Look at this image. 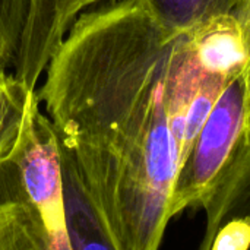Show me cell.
<instances>
[{
	"instance_id": "1",
	"label": "cell",
	"mask_w": 250,
	"mask_h": 250,
	"mask_svg": "<svg viewBox=\"0 0 250 250\" xmlns=\"http://www.w3.org/2000/svg\"><path fill=\"white\" fill-rule=\"evenodd\" d=\"M40 104L32 89L18 146L0 166V196L10 204L32 250H73L63 199L62 144Z\"/></svg>"
},
{
	"instance_id": "2",
	"label": "cell",
	"mask_w": 250,
	"mask_h": 250,
	"mask_svg": "<svg viewBox=\"0 0 250 250\" xmlns=\"http://www.w3.org/2000/svg\"><path fill=\"white\" fill-rule=\"evenodd\" d=\"M249 149L248 81L243 70L229 81L182 163L170 217L204 208L234 163Z\"/></svg>"
},
{
	"instance_id": "3",
	"label": "cell",
	"mask_w": 250,
	"mask_h": 250,
	"mask_svg": "<svg viewBox=\"0 0 250 250\" xmlns=\"http://www.w3.org/2000/svg\"><path fill=\"white\" fill-rule=\"evenodd\" d=\"M199 250H250V149L223 179L208 204Z\"/></svg>"
},
{
	"instance_id": "4",
	"label": "cell",
	"mask_w": 250,
	"mask_h": 250,
	"mask_svg": "<svg viewBox=\"0 0 250 250\" xmlns=\"http://www.w3.org/2000/svg\"><path fill=\"white\" fill-rule=\"evenodd\" d=\"M75 18V0H29L22 42L13 64L15 76L28 88H35Z\"/></svg>"
},
{
	"instance_id": "5",
	"label": "cell",
	"mask_w": 250,
	"mask_h": 250,
	"mask_svg": "<svg viewBox=\"0 0 250 250\" xmlns=\"http://www.w3.org/2000/svg\"><path fill=\"white\" fill-rule=\"evenodd\" d=\"M62 144V142H60ZM63 199L73 250H125L89 195L78 168L62 145Z\"/></svg>"
},
{
	"instance_id": "6",
	"label": "cell",
	"mask_w": 250,
	"mask_h": 250,
	"mask_svg": "<svg viewBox=\"0 0 250 250\" xmlns=\"http://www.w3.org/2000/svg\"><path fill=\"white\" fill-rule=\"evenodd\" d=\"M188 34L204 69L229 78L245 70V45L237 19L220 18Z\"/></svg>"
},
{
	"instance_id": "7",
	"label": "cell",
	"mask_w": 250,
	"mask_h": 250,
	"mask_svg": "<svg viewBox=\"0 0 250 250\" xmlns=\"http://www.w3.org/2000/svg\"><path fill=\"white\" fill-rule=\"evenodd\" d=\"M250 0H142L155 21L171 35L193 29L220 19L240 21Z\"/></svg>"
},
{
	"instance_id": "8",
	"label": "cell",
	"mask_w": 250,
	"mask_h": 250,
	"mask_svg": "<svg viewBox=\"0 0 250 250\" xmlns=\"http://www.w3.org/2000/svg\"><path fill=\"white\" fill-rule=\"evenodd\" d=\"M28 88L13 73L0 69V166H3L15 152L23 126Z\"/></svg>"
},
{
	"instance_id": "9",
	"label": "cell",
	"mask_w": 250,
	"mask_h": 250,
	"mask_svg": "<svg viewBox=\"0 0 250 250\" xmlns=\"http://www.w3.org/2000/svg\"><path fill=\"white\" fill-rule=\"evenodd\" d=\"M29 0H0V60L13 66L22 42Z\"/></svg>"
},
{
	"instance_id": "10",
	"label": "cell",
	"mask_w": 250,
	"mask_h": 250,
	"mask_svg": "<svg viewBox=\"0 0 250 250\" xmlns=\"http://www.w3.org/2000/svg\"><path fill=\"white\" fill-rule=\"evenodd\" d=\"M0 250H32L10 205L0 199Z\"/></svg>"
},
{
	"instance_id": "11",
	"label": "cell",
	"mask_w": 250,
	"mask_h": 250,
	"mask_svg": "<svg viewBox=\"0 0 250 250\" xmlns=\"http://www.w3.org/2000/svg\"><path fill=\"white\" fill-rule=\"evenodd\" d=\"M240 28H242V37H243V45H245V56H246V81H248V127H249L250 138V1L242 15L240 21Z\"/></svg>"
},
{
	"instance_id": "12",
	"label": "cell",
	"mask_w": 250,
	"mask_h": 250,
	"mask_svg": "<svg viewBox=\"0 0 250 250\" xmlns=\"http://www.w3.org/2000/svg\"><path fill=\"white\" fill-rule=\"evenodd\" d=\"M104 1H110V0H75V16H78L81 12L89 9L95 4H100Z\"/></svg>"
},
{
	"instance_id": "13",
	"label": "cell",
	"mask_w": 250,
	"mask_h": 250,
	"mask_svg": "<svg viewBox=\"0 0 250 250\" xmlns=\"http://www.w3.org/2000/svg\"><path fill=\"white\" fill-rule=\"evenodd\" d=\"M0 69H7V64L3 60H0Z\"/></svg>"
}]
</instances>
